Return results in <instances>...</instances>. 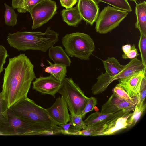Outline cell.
<instances>
[{
  "instance_id": "cell-1",
  "label": "cell",
  "mask_w": 146,
  "mask_h": 146,
  "mask_svg": "<svg viewBox=\"0 0 146 146\" xmlns=\"http://www.w3.org/2000/svg\"><path fill=\"white\" fill-rule=\"evenodd\" d=\"M36 77L34 65L25 54L9 59L0 92L9 109L27 97L32 82Z\"/></svg>"
},
{
  "instance_id": "cell-2",
  "label": "cell",
  "mask_w": 146,
  "mask_h": 146,
  "mask_svg": "<svg viewBox=\"0 0 146 146\" xmlns=\"http://www.w3.org/2000/svg\"><path fill=\"white\" fill-rule=\"evenodd\" d=\"M59 34L47 27L44 32H17L9 33L7 40L10 46L19 51L29 50L46 52L59 40Z\"/></svg>"
},
{
  "instance_id": "cell-3",
  "label": "cell",
  "mask_w": 146,
  "mask_h": 146,
  "mask_svg": "<svg viewBox=\"0 0 146 146\" xmlns=\"http://www.w3.org/2000/svg\"><path fill=\"white\" fill-rule=\"evenodd\" d=\"M8 120L0 124V135L6 136L47 135L57 134L58 126L43 127L32 123L17 116L10 109Z\"/></svg>"
},
{
  "instance_id": "cell-4",
  "label": "cell",
  "mask_w": 146,
  "mask_h": 146,
  "mask_svg": "<svg viewBox=\"0 0 146 146\" xmlns=\"http://www.w3.org/2000/svg\"><path fill=\"white\" fill-rule=\"evenodd\" d=\"M9 109L17 116L32 123L46 127L56 125L50 117L46 109L27 97Z\"/></svg>"
},
{
  "instance_id": "cell-5",
  "label": "cell",
  "mask_w": 146,
  "mask_h": 146,
  "mask_svg": "<svg viewBox=\"0 0 146 146\" xmlns=\"http://www.w3.org/2000/svg\"><path fill=\"white\" fill-rule=\"evenodd\" d=\"M62 43L69 56L82 60H89L95 48L94 42L90 35L81 32L66 34L62 37Z\"/></svg>"
},
{
  "instance_id": "cell-6",
  "label": "cell",
  "mask_w": 146,
  "mask_h": 146,
  "mask_svg": "<svg viewBox=\"0 0 146 146\" xmlns=\"http://www.w3.org/2000/svg\"><path fill=\"white\" fill-rule=\"evenodd\" d=\"M66 102L71 114L80 115L87 102L88 97L71 77H65L58 92Z\"/></svg>"
},
{
  "instance_id": "cell-7",
  "label": "cell",
  "mask_w": 146,
  "mask_h": 146,
  "mask_svg": "<svg viewBox=\"0 0 146 146\" xmlns=\"http://www.w3.org/2000/svg\"><path fill=\"white\" fill-rule=\"evenodd\" d=\"M128 13L126 11L110 5L105 7L99 14L96 21V31L100 34L111 32L119 26Z\"/></svg>"
},
{
  "instance_id": "cell-8",
  "label": "cell",
  "mask_w": 146,
  "mask_h": 146,
  "mask_svg": "<svg viewBox=\"0 0 146 146\" xmlns=\"http://www.w3.org/2000/svg\"><path fill=\"white\" fill-rule=\"evenodd\" d=\"M144 68L146 67L144 66L141 60L136 58L131 59L125 65L123 70L115 76H110L105 72H102L101 74L97 77L96 82L92 86V93L94 95L101 94L105 91L110 85L115 80L127 77L135 72Z\"/></svg>"
},
{
  "instance_id": "cell-9",
  "label": "cell",
  "mask_w": 146,
  "mask_h": 146,
  "mask_svg": "<svg viewBox=\"0 0 146 146\" xmlns=\"http://www.w3.org/2000/svg\"><path fill=\"white\" fill-rule=\"evenodd\" d=\"M57 9L56 2L52 0H44L34 6L29 12L33 20L32 29L47 23L56 13Z\"/></svg>"
},
{
  "instance_id": "cell-10",
  "label": "cell",
  "mask_w": 146,
  "mask_h": 146,
  "mask_svg": "<svg viewBox=\"0 0 146 146\" xmlns=\"http://www.w3.org/2000/svg\"><path fill=\"white\" fill-rule=\"evenodd\" d=\"M146 68L136 71L126 77L117 80L121 86L131 97L136 101L139 94L143 78L146 76Z\"/></svg>"
},
{
  "instance_id": "cell-11",
  "label": "cell",
  "mask_w": 146,
  "mask_h": 146,
  "mask_svg": "<svg viewBox=\"0 0 146 146\" xmlns=\"http://www.w3.org/2000/svg\"><path fill=\"white\" fill-rule=\"evenodd\" d=\"M46 110L56 125L66 124L70 120L67 103L62 96L56 99L51 107Z\"/></svg>"
},
{
  "instance_id": "cell-12",
  "label": "cell",
  "mask_w": 146,
  "mask_h": 146,
  "mask_svg": "<svg viewBox=\"0 0 146 146\" xmlns=\"http://www.w3.org/2000/svg\"><path fill=\"white\" fill-rule=\"evenodd\" d=\"M33 82V89L42 94L50 95L55 97L61 84L60 82L51 75L46 77L35 78Z\"/></svg>"
},
{
  "instance_id": "cell-13",
  "label": "cell",
  "mask_w": 146,
  "mask_h": 146,
  "mask_svg": "<svg viewBox=\"0 0 146 146\" xmlns=\"http://www.w3.org/2000/svg\"><path fill=\"white\" fill-rule=\"evenodd\" d=\"M77 6L82 19L92 25L99 14V8L96 0H78Z\"/></svg>"
},
{
  "instance_id": "cell-14",
  "label": "cell",
  "mask_w": 146,
  "mask_h": 146,
  "mask_svg": "<svg viewBox=\"0 0 146 146\" xmlns=\"http://www.w3.org/2000/svg\"><path fill=\"white\" fill-rule=\"evenodd\" d=\"M132 113L114 118L105 123L98 136L114 134L118 131L130 127L129 119Z\"/></svg>"
},
{
  "instance_id": "cell-15",
  "label": "cell",
  "mask_w": 146,
  "mask_h": 146,
  "mask_svg": "<svg viewBox=\"0 0 146 146\" xmlns=\"http://www.w3.org/2000/svg\"><path fill=\"white\" fill-rule=\"evenodd\" d=\"M135 105L120 98L113 93L106 102L102 105L100 112L103 113H113L135 108Z\"/></svg>"
},
{
  "instance_id": "cell-16",
  "label": "cell",
  "mask_w": 146,
  "mask_h": 146,
  "mask_svg": "<svg viewBox=\"0 0 146 146\" xmlns=\"http://www.w3.org/2000/svg\"><path fill=\"white\" fill-rule=\"evenodd\" d=\"M135 108L122 110L110 113H103L100 112L96 111L89 115L84 121L86 125L101 123H105L114 118L130 113L134 110Z\"/></svg>"
},
{
  "instance_id": "cell-17",
  "label": "cell",
  "mask_w": 146,
  "mask_h": 146,
  "mask_svg": "<svg viewBox=\"0 0 146 146\" xmlns=\"http://www.w3.org/2000/svg\"><path fill=\"white\" fill-rule=\"evenodd\" d=\"M48 55L54 64L70 66L71 62L69 56L60 46H53L49 49Z\"/></svg>"
},
{
  "instance_id": "cell-18",
  "label": "cell",
  "mask_w": 146,
  "mask_h": 146,
  "mask_svg": "<svg viewBox=\"0 0 146 146\" xmlns=\"http://www.w3.org/2000/svg\"><path fill=\"white\" fill-rule=\"evenodd\" d=\"M61 15L64 21L69 26L77 27L81 23L82 20L76 5L75 7H72L63 10Z\"/></svg>"
},
{
  "instance_id": "cell-19",
  "label": "cell",
  "mask_w": 146,
  "mask_h": 146,
  "mask_svg": "<svg viewBox=\"0 0 146 146\" xmlns=\"http://www.w3.org/2000/svg\"><path fill=\"white\" fill-rule=\"evenodd\" d=\"M135 14L137 21L135 24V27L140 33L146 35V2L144 1L139 4L136 3Z\"/></svg>"
},
{
  "instance_id": "cell-20",
  "label": "cell",
  "mask_w": 146,
  "mask_h": 146,
  "mask_svg": "<svg viewBox=\"0 0 146 146\" xmlns=\"http://www.w3.org/2000/svg\"><path fill=\"white\" fill-rule=\"evenodd\" d=\"M105 123H99L87 125L84 129L80 131L74 130L71 126L69 130L63 134L68 135L97 136L101 131Z\"/></svg>"
},
{
  "instance_id": "cell-21",
  "label": "cell",
  "mask_w": 146,
  "mask_h": 146,
  "mask_svg": "<svg viewBox=\"0 0 146 146\" xmlns=\"http://www.w3.org/2000/svg\"><path fill=\"white\" fill-rule=\"evenodd\" d=\"M105 73L109 76L113 77L120 73L123 69L125 65L120 64L118 60L114 57H108L102 60Z\"/></svg>"
},
{
  "instance_id": "cell-22",
  "label": "cell",
  "mask_w": 146,
  "mask_h": 146,
  "mask_svg": "<svg viewBox=\"0 0 146 146\" xmlns=\"http://www.w3.org/2000/svg\"><path fill=\"white\" fill-rule=\"evenodd\" d=\"M47 62L50 66L45 68V72L50 74L56 79L62 82L66 76L67 66L62 64H53L49 60H47Z\"/></svg>"
},
{
  "instance_id": "cell-23",
  "label": "cell",
  "mask_w": 146,
  "mask_h": 146,
  "mask_svg": "<svg viewBox=\"0 0 146 146\" xmlns=\"http://www.w3.org/2000/svg\"><path fill=\"white\" fill-rule=\"evenodd\" d=\"M5 11L4 12V19L5 24L9 26L13 27L17 23L18 15L15 13L14 9L6 3H4Z\"/></svg>"
},
{
  "instance_id": "cell-24",
  "label": "cell",
  "mask_w": 146,
  "mask_h": 146,
  "mask_svg": "<svg viewBox=\"0 0 146 146\" xmlns=\"http://www.w3.org/2000/svg\"><path fill=\"white\" fill-rule=\"evenodd\" d=\"M99 2H102L118 9L126 11L128 12L132 11V8L127 0H96Z\"/></svg>"
},
{
  "instance_id": "cell-25",
  "label": "cell",
  "mask_w": 146,
  "mask_h": 146,
  "mask_svg": "<svg viewBox=\"0 0 146 146\" xmlns=\"http://www.w3.org/2000/svg\"><path fill=\"white\" fill-rule=\"evenodd\" d=\"M113 93L120 98L133 104H136V99L131 97L124 88L117 84L113 90Z\"/></svg>"
},
{
  "instance_id": "cell-26",
  "label": "cell",
  "mask_w": 146,
  "mask_h": 146,
  "mask_svg": "<svg viewBox=\"0 0 146 146\" xmlns=\"http://www.w3.org/2000/svg\"><path fill=\"white\" fill-rule=\"evenodd\" d=\"M145 103L143 105L138 107L135 105L134 112L129 117V121L130 124V127L135 125L138 120L145 110L146 108Z\"/></svg>"
},
{
  "instance_id": "cell-27",
  "label": "cell",
  "mask_w": 146,
  "mask_h": 146,
  "mask_svg": "<svg viewBox=\"0 0 146 146\" xmlns=\"http://www.w3.org/2000/svg\"><path fill=\"white\" fill-rule=\"evenodd\" d=\"M70 115V121L72 126V128L74 130L80 131L85 129L87 125L82 120L80 115H75L71 114Z\"/></svg>"
},
{
  "instance_id": "cell-28",
  "label": "cell",
  "mask_w": 146,
  "mask_h": 146,
  "mask_svg": "<svg viewBox=\"0 0 146 146\" xmlns=\"http://www.w3.org/2000/svg\"><path fill=\"white\" fill-rule=\"evenodd\" d=\"M141 58V61L145 67H146V35L140 33L138 43Z\"/></svg>"
},
{
  "instance_id": "cell-29",
  "label": "cell",
  "mask_w": 146,
  "mask_h": 146,
  "mask_svg": "<svg viewBox=\"0 0 146 146\" xmlns=\"http://www.w3.org/2000/svg\"><path fill=\"white\" fill-rule=\"evenodd\" d=\"M8 109L0 93V124L5 123L8 121Z\"/></svg>"
},
{
  "instance_id": "cell-30",
  "label": "cell",
  "mask_w": 146,
  "mask_h": 146,
  "mask_svg": "<svg viewBox=\"0 0 146 146\" xmlns=\"http://www.w3.org/2000/svg\"><path fill=\"white\" fill-rule=\"evenodd\" d=\"M146 76L143 78L141 83L139 94L136 105L139 107L143 105L146 95Z\"/></svg>"
},
{
  "instance_id": "cell-31",
  "label": "cell",
  "mask_w": 146,
  "mask_h": 146,
  "mask_svg": "<svg viewBox=\"0 0 146 146\" xmlns=\"http://www.w3.org/2000/svg\"><path fill=\"white\" fill-rule=\"evenodd\" d=\"M44 0H27L24 2L21 6L17 9L19 13H25L29 12L35 5Z\"/></svg>"
},
{
  "instance_id": "cell-32",
  "label": "cell",
  "mask_w": 146,
  "mask_h": 146,
  "mask_svg": "<svg viewBox=\"0 0 146 146\" xmlns=\"http://www.w3.org/2000/svg\"><path fill=\"white\" fill-rule=\"evenodd\" d=\"M97 104V100L94 97H88L87 104L80 114L82 118H84L86 113L92 111Z\"/></svg>"
},
{
  "instance_id": "cell-33",
  "label": "cell",
  "mask_w": 146,
  "mask_h": 146,
  "mask_svg": "<svg viewBox=\"0 0 146 146\" xmlns=\"http://www.w3.org/2000/svg\"><path fill=\"white\" fill-rule=\"evenodd\" d=\"M9 56L5 48L0 45V75L3 70V66L6 62V58Z\"/></svg>"
},
{
  "instance_id": "cell-34",
  "label": "cell",
  "mask_w": 146,
  "mask_h": 146,
  "mask_svg": "<svg viewBox=\"0 0 146 146\" xmlns=\"http://www.w3.org/2000/svg\"><path fill=\"white\" fill-rule=\"evenodd\" d=\"M139 55L137 49L136 48L135 45L133 44L131 46L130 51L126 54H123L122 55L123 59H133L137 58Z\"/></svg>"
},
{
  "instance_id": "cell-35",
  "label": "cell",
  "mask_w": 146,
  "mask_h": 146,
  "mask_svg": "<svg viewBox=\"0 0 146 146\" xmlns=\"http://www.w3.org/2000/svg\"><path fill=\"white\" fill-rule=\"evenodd\" d=\"M62 6L66 9L72 7L77 2V0H59Z\"/></svg>"
},
{
  "instance_id": "cell-36",
  "label": "cell",
  "mask_w": 146,
  "mask_h": 146,
  "mask_svg": "<svg viewBox=\"0 0 146 146\" xmlns=\"http://www.w3.org/2000/svg\"><path fill=\"white\" fill-rule=\"evenodd\" d=\"M58 125L60 127L63 129L62 134H63L64 133L68 131L69 130L70 127L72 126V125L70 121L68 123H67L64 125Z\"/></svg>"
},
{
  "instance_id": "cell-37",
  "label": "cell",
  "mask_w": 146,
  "mask_h": 146,
  "mask_svg": "<svg viewBox=\"0 0 146 146\" xmlns=\"http://www.w3.org/2000/svg\"><path fill=\"white\" fill-rule=\"evenodd\" d=\"M23 3V0H12V6L14 9L20 7Z\"/></svg>"
},
{
  "instance_id": "cell-38",
  "label": "cell",
  "mask_w": 146,
  "mask_h": 146,
  "mask_svg": "<svg viewBox=\"0 0 146 146\" xmlns=\"http://www.w3.org/2000/svg\"><path fill=\"white\" fill-rule=\"evenodd\" d=\"M131 45L130 44H127L123 45L122 47V49L123 52V54H126L131 50Z\"/></svg>"
},
{
  "instance_id": "cell-39",
  "label": "cell",
  "mask_w": 146,
  "mask_h": 146,
  "mask_svg": "<svg viewBox=\"0 0 146 146\" xmlns=\"http://www.w3.org/2000/svg\"><path fill=\"white\" fill-rule=\"evenodd\" d=\"M130 0L132 1H133V2H135V3H136V0Z\"/></svg>"
},
{
  "instance_id": "cell-40",
  "label": "cell",
  "mask_w": 146,
  "mask_h": 146,
  "mask_svg": "<svg viewBox=\"0 0 146 146\" xmlns=\"http://www.w3.org/2000/svg\"><path fill=\"white\" fill-rule=\"evenodd\" d=\"M27 0H23V3L24 2H25L26 1H27Z\"/></svg>"
}]
</instances>
